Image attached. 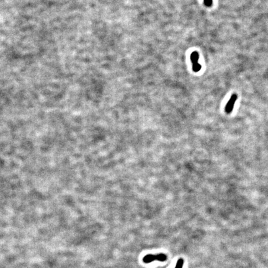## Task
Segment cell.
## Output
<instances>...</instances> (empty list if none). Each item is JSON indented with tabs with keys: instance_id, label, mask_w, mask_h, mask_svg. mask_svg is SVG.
Wrapping results in <instances>:
<instances>
[{
	"instance_id": "7a4b0ae2",
	"label": "cell",
	"mask_w": 268,
	"mask_h": 268,
	"mask_svg": "<svg viewBox=\"0 0 268 268\" xmlns=\"http://www.w3.org/2000/svg\"><path fill=\"white\" fill-rule=\"evenodd\" d=\"M237 95L236 94H233L231 96L230 100L227 102V104L225 106V112L227 114H229L232 112L233 109L234 108L235 104V102H236V101H237Z\"/></svg>"
},
{
	"instance_id": "3957f363",
	"label": "cell",
	"mask_w": 268,
	"mask_h": 268,
	"mask_svg": "<svg viewBox=\"0 0 268 268\" xmlns=\"http://www.w3.org/2000/svg\"><path fill=\"white\" fill-rule=\"evenodd\" d=\"M199 58V55L197 52H193L191 55V60L192 64L198 63V60Z\"/></svg>"
},
{
	"instance_id": "277c9868",
	"label": "cell",
	"mask_w": 268,
	"mask_h": 268,
	"mask_svg": "<svg viewBox=\"0 0 268 268\" xmlns=\"http://www.w3.org/2000/svg\"><path fill=\"white\" fill-rule=\"evenodd\" d=\"M201 69V65L199 63L192 64V70L194 72H198Z\"/></svg>"
},
{
	"instance_id": "5b68a950",
	"label": "cell",
	"mask_w": 268,
	"mask_h": 268,
	"mask_svg": "<svg viewBox=\"0 0 268 268\" xmlns=\"http://www.w3.org/2000/svg\"><path fill=\"white\" fill-rule=\"evenodd\" d=\"M184 263V261L183 258H179L177 261L175 268H183Z\"/></svg>"
},
{
	"instance_id": "6da1fadb",
	"label": "cell",
	"mask_w": 268,
	"mask_h": 268,
	"mask_svg": "<svg viewBox=\"0 0 268 268\" xmlns=\"http://www.w3.org/2000/svg\"><path fill=\"white\" fill-rule=\"evenodd\" d=\"M167 255L165 253H158L156 254H147L143 258V262L148 264L155 261H158L160 262H164L167 260Z\"/></svg>"
},
{
	"instance_id": "8992f818",
	"label": "cell",
	"mask_w": 268,
	"mask_h": 268,
	"mask_svg": "<svg viewBox=\"0 0 268 268\" xmlns=\"http://www.w3.org/2000/svg\"><path fill=\"white\" fill-rule=\"evenodd\" d=\"M203 3L207 7H210L212 4V0H203Z\"/></svg>"
}]
</instances>
